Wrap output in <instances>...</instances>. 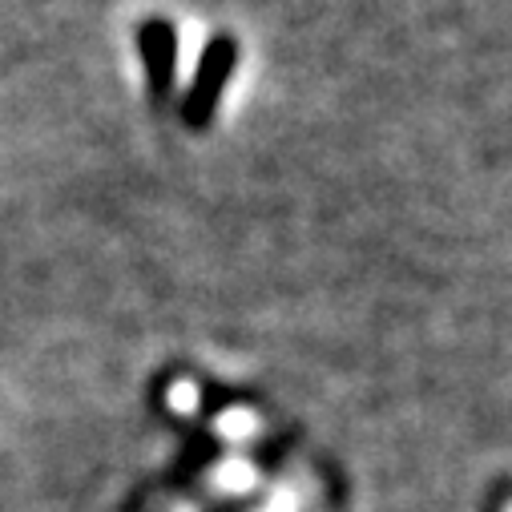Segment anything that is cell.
Segmentation results:
<instances>
[{
    "label": "cell",
    "instance_id": "1",
    "mask_svg": "<svg viewBox=\"0 0 512 512\" xmlns=\"http://www.w3.org/2000/svg\"><path fill=\"white\" fill-rule=\"evenodd\" d=\"M238 65V45L234 37H214L198 61V73L182 97V121L190 125V130H206L218 101H222V89L230 85V73Z\"/></svg>",
    "mask_w": 512,
    "mask_h": 512
},
{
    "label": "cell",
    "instance_id": "2",
    "mask_svg": "<svg viewBox=\"0 0 512 512\" xmlns=\"http://www.w3.org/2000/svg\"><path fill=\"white\" fill-rule=\"evenodd\" d=\"M138 49L146 61V81H150V97L166 101L170 85H174V57H178V29L170 21H146L138 29Z\"/></svg>",
    "mask_w": 512,
    "mask_h": 512
}]
</instances>
